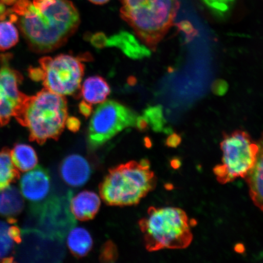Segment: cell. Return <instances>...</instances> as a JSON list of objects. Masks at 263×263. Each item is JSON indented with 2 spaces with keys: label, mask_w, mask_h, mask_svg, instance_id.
I'll list each match as a JSON object with an SVG mask.
<instances>
[{
  "label": "cell",
  "mask_w": 263,
  "mask_h": 263,
  "mask_svg": "<svg viewBox=\"0 0 263 263\" xmlns=\"http://www.w3.org/2000/svg\"><path fill=\"white\" fill-rule=\"evenodd\" d=\"M139 225L150 252L185 249L193 241L189 217L176 207H151Z\"/></svg>",
  "instance_id": "4"
},
{
  "label": "cell",
  "mask_w": 263,
  "mask_h": 263,
  "mask_svg": "<svg viewBox=\"0 0 263 263\" xmlns=\"http://www.w3.org/2000/svg\"><path fill=\"white\" fill-rule=\"evenodd\" d=\"M116 249L114 248L112 243H107L102 252L101 258L104 261H112L116 258Z\"/></svg>",
  "instance_id": "22"
},
{
  "label": "cell",
  "mask_w": 263,
  "mask_h": 263,
  "mask_svg": "<svg viewBox=\"0 0 263 263\" xmlns=\"http://www.w3.org/2000/svg\"><path fill=\"white\" fill-rule=\"evenodd\" d=\"M66 125H67L69 130L72 132H77L80 129L81 123L78 118L71 117L67 118Z\"/></svg>",
  "instance_id": "25"
},
{
  "label": "cell",
  "mask_w": 263,
  "mask_h": 263,
  "mask_svg": "<svg viewBox=\"0 0 263 263\" xmlns=\"http://www.w3.org/2000/svg\"><path fill=\"white\" fill-rule=\"evenodd\" d=\"M110 92V87L103 78L93 76L85 80L78 98L81 97L83 101L92 106L103 103Z\"/></svg>",
  "instance_id": "15"
},
{
  "label": "cell",
  "mask_w": 263,
  "mask_h": 263,
  "mask_svg": "<svg viewBox=\"0 0 263 263\" xmlns=\"http://www.w3.org/2000/svg\"><path fill=\"white\" fill-rule=\"evenodd\" d=\"M18 176L17 170L12 162L11 154L8 150L0 152V190L11 185Z\"/></svg>",
  "instance_id": "19"
},
{
  "label": "cell",
  "mask_w": 263,
  "mask_h": 263,
  "mask_svg": "<svg viewBox=\"0 0 263 263\" xmlns=\"http://www.w3.org/2000/svg\"><path fill=\"white\" fill-rule=\"evenodd\" d=\"M258 144V153L255 165L245 179L253 202L263 212V133Z\"/></svg>",
  "instance_id": "13"
},
{
  "label": "cell",
  "mask_w": 263,
  "mask_h": 263,
  "mask_svg": "<svg viewBox=\"0 0 263 263\" xmlns=\"http://www.w3.org/2000/svg\"><path fill=\"white\" fill-rule=\"evenodd\" d=\"M140 117L130 108L114 100L105 101L93 111L88 130V144L96 149L118 134L138 127Z\"/></svg>",
  "instance_id": "8"
},
{
  "label": "cell",
  "mask_w": 263,
  "mask_h": 263,
  "mask_svg": "<svg viewBox=\"0 0 263 263\" xmlns=\"http://www.w3.org/2000/svg\"><path fill=\"white\" fill-rule=\"evenodd\" d=\"M228 90V84L224 81L219 80L214 84L213 90L214 93L218 95H222Z\"/></svg>",
  "instance_id": "24"
},
{
  "label": "cell",
  "mask_w": 263,
  "mask_h": 263,
  "mask_svg": "<svg viewBox=\"0 0 263 263\" xmlns=\"http://www.w3.org/2000/svg\"><path fill=\"white\" fill-rule=\"evenodd\" d=\"M24 197L21 191L12 185L0 190V216L14 219L24 210Z\"/></svg>",
  "instance_id": "16"
},
{
  "label": "cell",
  "mask_w": 263,
  "mask_h": 263,
  "mask_svg": "<svg viewBox=\"0 0 263 263\" xmlns=\"http://www.w3.org/2000/svg\"><path fill=\"white\" fill-rule=\"evenodd\" d=\"M101 205V200L97 194L84 191L70 200V207L75 219L87 221L93 219Z\"/></svg>",
  "instance_id": "14"
},
{
  "label": "cell",
  "mask_w": 263,
  "mask_h": 263,
  "mask_svg": "<svg viewBox=\"0 0 263 263\" xmlns=\"http://www.w3.org/2000/svg\"><path fill=\"white\" fill-rule=\"evenodd\" d=\"M67 246L74 255L77 257H83L91 251L93 239L88 230L79 227L69 231Z\"/></svg>",
  "instance_id": "18"
},
{
  "label": "cell",
  "mask_w": 263,
  "mask_h": 263,
  "mask_svg": "<svg viewBox=\"0 0 263 263\" xmlns=\"http://www.w3.org/2000/svg\"><path fill=\"white\" fill-rule=\"evenodd\" d=\"M79 107H80L81 113L86 118L89 117L92 111H93V108H92V106L87 103H85L84 101L81 102L80 104L79 105Z\"/></svg>",
  "instance_id": "26"
},
{
  "label": "cell",
  "mask_w": 263,
  "mask_h": 263,
  "mask_svg": "<svg viewBox=\"0 0 263 263\" xmlns=\"http://www.w3.org/2000/svg\"><path fill=\"white\" fill-rule=\"evenodd\" d=\"M16 170L26 173L37 166L38 157L35 149L25 143H18L10 151Z\"/></svg>",
  "instance_id": "17"
},
{
  "label": "cell",
  "mask_w": 263,
  "mask_h": 263,
  "mask_svg": "<svg viewBox=\"0 0 263 263\" xmlns=\"http://www.w3.org/2000/svg\"><path fill=\"white\" fill-rule=\"evenodd\" d=\"M220 147L221 164L214 167L218 182L227 184L238 178H246L254 166L258 153V144L247 132L236 130L223 134Z\"/></svg>",
  "instance_id": "6"
},
{
  "label": "cell",
  "mask_w": 263,
  "mask_h": 263,
  "mask_svg": "<svg viewBox=\"0 0 263 263\" xmlns=\"http://www.w3.org/2000/svg\"><path fill=\"white\" fill-rule=\"evenodd\" d=\"M21 241V232L14 219L0 220V261L10 262Z\"/></svg>",
  "instance_id": "12"
},
{
  "label": "cell",
  "mask_w": 263,
  "mask_h": 263,
  "mask_svg": "<svg viewBox=\"0 0 263 263\" xmlns=\"http://www.w3.org/2000/svg\"><path fill=\"white\" fill-rule=\"evenodd\" d=\"M178 27L185 33L187 35L190 36H194L195 34V29H194L192 24L188 21H182L177 24Z\"/></svg>",
  "instance_id": "23"
},
{
  "label": "cell",
  "mask_w": 263,
  "mask_h": 263,
  "mask_svg": "<svg viewBox=\"0 0 263 263\" xmlns=\"http://www.w3.org/2000/svg\"><path fill=\"white\" fill-rule=\"evenodd\" d=\"M214 14L224 17L228 15L235 0H201Z\"/></svg>",
  "instance_id": "21"
},
{
  "label": "cell",
  "mask_w": 263,
  "mask_h": 263,
  "mask_svg": "<svg viewBox=\"0 0 263 263\" xmlns=\"http://www.w3.org/2000/svg\"><path fill=\"white\" fill-rule=\"evenodd\" d=\"M20 191L30 205L32 214L38 212L54 196L51 177L47 171L41 166L23 174L20 179Z\"/></svg>",
  "instance_id": "10"
},
{
  "label": "cell",
  "mask_w": 263,
  "mask_h": 263,
  "mask_svg": "<svg viewBox=\"0 0 263 263\" xmlns=\"http://www.w3.org/2000/svg\"><path fill=\"white\" fill-rule=\"evenodd\" d=\"M14 23L0 22V50L5 51L14 47L18 41V32Z\"/></svg>",
  "instance_id": "20"
},
{
  "label": "cell",
  "mask_w": 263,
  "mask_h": 263,
  "mask_svg": "<svg viewBox=\"0 0 263 263\" xmlns=\"http://www.w3.org/2000/svg\"><path fill=\"white\" fill-rule=\"evenodd\" d=\"M121 17L141 41L155 51L174 25L179 0H120Z\"/></svg>",
  "instance_id": "3"
},
{
  "label": "cell",
  "mask_w": 263,
  "mask_h": 263,
  "mask_svg": "<svg viewBox=\"0 0 263 263\" xmlns=\"http://www.w3.org/2000/svg\"><path fill=\"white\" fill-rule=\"evenodd\" d=\"M11 59L10 54L0 55V127L14 117L27 96L18 89L23 77L11 67Z\"/></svg>",
  "instance_id": "9"
},
{
  "label": "cell",
  "mask_w": 263,
  "mask_h": 263,
  "mask_svg": "<svg viewBox=\"0 0 263 263\" xmlns=\"http://www.w3.org/2000/svg\"><path fill=\"white\" fill-rule=\"evenodd\" d=\"M61 177L62 180L71 186L81 187L85 185L91 175L89 162L80 154H71L65 158L61 164Z\"/></svg>",
  "instance_id": "11"
},
{
  "label": "cell",
  "mask_w": 263,
  "mask_h": 263,
  "mask_svg": "<svg viewBox=\"0 0 263 263\" xmlns=\"http://www.w3.org/2000/svg\"><path fill=\"white\" fill-rule=\"evenodd\" d=\"M156 185L146 159L121 164L110 170L100 186L102 198L110 205L137 204Z\"/></svg>",
  "instance_id": "5"
},
{
  "label": "cell",
  "mask_w": 263,
  "mask_h": 263,
  "mask_svg": "<svg viewBox=\"0 0 263 263\" xmlns=\"http://www.w3.org/2000/svg\"><path fill=\"white\" fill-rule=\"evenodd\" d=\"M181 139L179 135L172 133L166 140V144L170 147H177L180 143Z\"/></svg>",
  "instance_id": "27"
},
{
  "label": "cell",
  "mask_w": 263,
  "mask_h": 263,
  "mask_svg": "<svg viewBox=\"0 0 263 263\" xmlns=\"http://www.w3.org/2000/svg\"><path fill=\"white\" fill-rule=\"evenodd\" d=\"M6 17L16 23L29 48L47 53L64 45L80 24L78 10L70 0H16Z\"/></svg>",
  "instance_id": "1"
},
{
  "label": "cell",
  "mask_w": 263,
  "mask_h": 263,
  "mask_svg": "<svg viewBox=\"0 0 263 263\" xmlns=\"http://www.w3.org/2000/svg\"><path fill=\"white\" fill-rule=\"evenodd\" d=\"M95 5H102L106 4L107 2H109L110 0H88Z\"/></svg>",
  "instance_id": "28"
},
{
  "label": "cell",
  "mask_w": 263,
  "mask_h": 263,
  "mask_svg": "<svg viewBox=\"0 0 263 263\" xmlns=\"http://www.w3.org/2000/svg\"><path fill=\"white\" fill-rule=\"evenodd\" d=\"M85 59L70 54L42 58L39 60L40 67L29 69V77L35 81H42L45 88L55 93L71 95L81 87Z\"/></svg>",
  "instance_id": "7"
},
{
  "label": "cell",
  "mask_w": 263,
  "mask_h": 263,
  "mask_svg": "<svg viewBox=\"0 0 263 263\" xmlns=\"http://www.w3.org/2000/svg\"><path fill=\"white\" fill-rule=\"evenodd\" d=\"M14 117L29 132L32 141L43 144L58 140L68 118L67 101L44 88L34 96H26Z\"/></svg>",
  "instance_id": "2"
}]
</instances>
